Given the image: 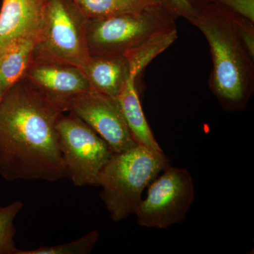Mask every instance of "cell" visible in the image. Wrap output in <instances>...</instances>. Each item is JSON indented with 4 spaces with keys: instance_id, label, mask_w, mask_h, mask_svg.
<instances>
[{
    "instance_id": "cell-14",
    "label": "cell",
    "mask_w": 254,
    "mask_h": 254,
    "mask_svg": "<svg viewBox=\"0 0 254 254\" xmlns=\"http://www.w3.org/2000/svg\"><path fill=\"white\" fill-rule=\"evenodd\" d=\"M178 38L176 28L155 35L125 54L129 64L130 75L137 78L140 73L160 53Z\"/></svg>"
},
{
    "instance_id": "cell-20",
    "label": "cell",
    "mask_w": 254,
    "mask_h": 254,
    "mask_svg": "<svg viewBox=\"0 0 254 254\" xmlns=\"http://www.w3.org/2000/svg\"><path fill=\"white\" fill-rule=\"evenodd\" d=\"M254 22V0H208Z\"/></svg>"
},
{
    "instance_id": "cell-6",
    "label": "cell",
    "mask_w": 254,
    "mask_h": 254,
    "mask_svg": "<svg viewBox=\"0 0 254 254\" xmlns=\"http://www.w3.org/2000/svg\"><path fill=\"white\" fill-rule=\"evenodd\" d=\"M57 131L68 178L76 187L99 186L100 173L114 154L108 143L72 113L60 117Z\"/></svg>"
},
{
    "instance_id": "cell-5",
    "label": "cell",
    "mask_w": 254,
    "mask_h": 254,
    "mask_svg": "<svg viewBox=\"0 0 254 254\" xmlns=\"http://www.w3.org/2000/svg\"><path fill=\"white\" fill-rule=\"evenodd\" d=\"M162 5L131 14L89 18L86 41L90 55H125L161 32L176 28Z\"/></svg>"
},
{
    "instance_id": "cell-17",
    "label": "cell",
    "mask_w": 254,
    "mask_h": 254,
    "mask_svg": "<svg viewBox=\"0 0 254 254\" xmlns=\"http://www.w3.org/2000/svg\"><path fill=\"white\" fill-rule=\"evenodd\" d=\"M99 236V232L93 230L73 242L50 247L43 246L36 250H18L17 254H88L91 253Z\"/></svg>"
},
{
    "instance_id": "cell-1",
    "label": "cell",
    "mask_w": 254,
    "mask_h": 254,
    "mask_svg": "<svg viewBox=\"0 0 254 254\" xmlns=\"http://www.w3.org/2000/svg\"><path fill=\"white\" fill-rule=\"evenodd\" d=\"M63 106L23 78L0 103V175L4 180L68 178L57 124Z\"/></svg>"
},
{
    "instance_id": "cell-11",
    "label": "cell",
    "mask_w": 254,
    "mask_h": 254,
    "mask_svg": "<svg viewBox=\"0 0 254 254\" xmlns=\"http://www.w3.org/2000/svg\"><path fill=\"white\" fill-rule=\"evenodd\" d=\"M81 69L92 90L116 99L130 76L129 64L125 55H91Z\"/></svg>"
},
{
    "instance_id": "cell-12",
    "label": "cell",
    "mask_w": 254,
    "mask_h": 254,
    "mask_svg": "<svg viewBox=\"0 0 254 254\" xmlns=\"http://www.w3.org/2000/svg\"><path fill=\"white\" fill-rule=\"evenodd\" d=\"M136 79L130 75L118 97L124 117L133 140L150 149L163 151L145 118L137 92Z\"/></svg>"
},
{
    "instance_id": "cell-13",
    "label": "cell",
    "mask_w": 254,
    "mask_h": 254,
    "mask_svg": "<svg viewBox=\"0 0 254 254\" xmlns=\"http://www.w3.org/2000/svg\"><path fill=\"white\" fill-rule=\"evenodd\" d=\"M36 38L16 43L0 55V86L4 95L24 78L33 60Z\"/></svg>"
},
{
    "instance_id": "cell-2",
    "label": "cell",
    "mask_w": 254,
    "mask_h": 254,
    "mask_svg": "<svg viewBox=\"0 0 254 254\" xmlns=\"http://www.w3.org/2000/svg\"><path fill=\"white\" fill-rule=\"evenodd\" d=\"M191 1L195 11L189 21L204 35L213 59L210 89L224 109H245L254 92V58L237 31L233 11L208 0Z\"/></svg>"
},
{
    "instance_id": "cell-3",
    "label": "cell",
    "mask_w": 254,
    "mask_h": 254,
    "mask_svg": "<svg viewBox=\"0 0 254 254\" xmlns=\"http://www.w3.org/2000/svg\"><path fill=\"white\" fill-rule=\"evenodd\" d=\"M170 165L163 151L137 144L114 153L100 173V197L112 220L120 222L138 211L142 193Z\"/></svg>"
},
{
    "instance_id": "cell-16",
    "label": "cell",
    "mask_w": 254,
    "mask_h": 254,
    "mask_svg": "<svg viewBox=\"0 0 254 254\" xmlns=\"http://www.w3.org/2000/svg\"><path fill=\"white\" fill-rule=\"evenodd\" d=\"M23 207V203L20 200L0 206V254H17L14 220Z\"/></svg>"
},
{
    "instance_id": "cell-21",
    "label": "cell",
    "mask_w": 254,
    "mask_h": 254,
    "mask_svg": "<svg viewBox=\"0 0 254 254\" xmlns=\"http://www.w3.org/2000/svg\"><path fill=\"white\" fill-rule=\"evenodd\" d=\"M3 96H4V95H3L2 91H1V86H0V103H1V100H2Z\"/></svg>"
},
{
    "instance_id": "cell-18",
    "label": "cell",
    "mask_w": 254,
    "mask_h": 254,
    "mask_svg": "<svg viewBox=\"0 0 254 254\" xmlns=\"http://www.w3.org/2000/svg\"><path fill=\"white\" fill-rule=\"evenodd\" d=\"M233 21L241 39L254 58V22L235 12Z\"/></svg>"
},
{
    "instance_id": "cell-8",
    "label": "cell",
    "mask_w": 254,
    "mask_h": 254,
    "mask_svg": "<svg viewBox=\"0 0 254 254\" xmlns=\"http://www.w3.org/2000/svg\"><path fill=\"white\" fill-rule=\"evenodd\" d=\"M66 110L91 127L114 153H121L138 144L116 98L91 89L71 98L66 103Z\"/></svg>"
},
{
    "instance_id": "cell-7",
    "label": "cell",
    "mask_w": 254,
    "mask_h": 254,
    "mask_svg": "<svg viewBox=\"0 0 254 254\" xmlns=\"http://www.w3.org/2000/svg\"><path fill=\"white\" fill-rule=\"evenodd\" d=\"M148 188L136 213L140 226L165 229L180 223L195 198V188L187 169L167 167Z\"/></svg>"
},
{
    "instance_id": "cell-9",
    "label": "cell",
    "mask_w": 254,
    "mask_h": 254,
    "mask_svg": "<svg viewBox=\"0 0 254 254\" xmlns=\"http://www.w3.org/2000/svg\"><path fill=\"white\" fill-rule=\"evenodd\" d=\"M24 78L66 112L71 98L91 90L83 71L72 65L32 62Z\"/></svg>"
},
{
    "instance_id": "cell-15",
    "label": "cell",
    "mask_w": 254,
    "mask_h": 254,
    "mask_svg": "<svg viewBox=\"0 0 254 254\" xmlns=\"http://www.w3.org/2000/svg\"><path fill=\"white\" fill-rule=\"evenodd\" d=\"M88 18L138 12L161 5L160 0H74Z\"/></svg>"
},
{
    "instance_id": "cell-10",
    "label": "cell",
    "mask_w": 254,
    "mask_h": 254,
    "mask_svg": "<svg viewBox=\"0 0 254 254\" xmlns=\"http://www.w3.org/2000/svg\"><path fill=\"white\" fill-rule=\"evenodd\" d=\"M45 0H2L0 9V55L19 42L37 38Z\"/></svg>"
},
{
    "instance_id": "cell-19",
    "label": "cell",
    "mask_w": 254,
    "mask_h": 254,
    "mask_svg": "<svg viewBox=\"0 0 254 254\" xmlns=\"http://www.w3.org/2000/svg\"><path fill=\"white\" fill-rule=\"evenodd\" d=\"M160 4L174 17H183L190 20L195 11L191 0H160Z\"/></svg>"
},
{
    "instance_id": "cell-4",
    "label": "cell",
    "mask_w": 254,
    "mask_h": 254,
    "mask_svg": "<svg viewBox=\"0 0 254 254\" xmlns=\"http://www.w3.org/2000/svg\"><path fill=\"white\" fill-rule=\"evenodd\" d=\"M88 18L74 0H45L32 62L83 67L91 58L86 41Z\"/></svg>"
}]
</instances>
